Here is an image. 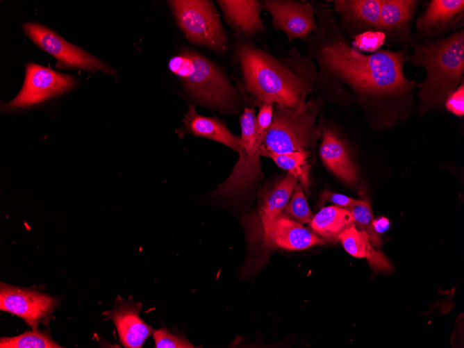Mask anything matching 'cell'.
Segmentation results:
<instances>
[{
  "instance_id": "1",
  "label": "cell",
  "mask_w": 464,
  "mask_h": 348,
  "mask_svg": "<svg viewBox=\"0 0 464 348\" xmlns=\"http://www.w3.org/2000/svg\"><path fill=\"white\" fill-rule=\"evenodd\" d=\"M313 5L318 29L306 41V56L317 69L315 86L349 90L363 100L411 97L416 83L404 72L408 48L363 53L349 42L328 3Z\"/></svg>"
},
{
  "instance_id": "2",
  "label": "cell",
  "mask_w": 464,
  "mask_h": 348,
  "mask_svg": "<svg viewBox=\"0 0 464 348\" xmlns=\"http://www.w3.org/2000/svg\"><path fill=\"white\" fill-rule=\"evenodd\" d=\"M234 51L242 74L241 96L249 108L263 103L299 108L315 88L317 67L296 47L269 51L238 36Z\"/></svg>"
},
{
  "instance_id": "3",
  "label": "cell",
  "mask_w": 464,
  "mask_h": 348,
  "mask_svg": "<svg viewBox=\"0 0 464 348\" xmlns=\"http://www.w3.org/2000/svg\"><path fill=\"white\" fill-rule=\"evenodd\" d=\"M413 51L407 62L426 70L425 78L416 83L420 113L441 108L463 81L464 30L431 40L411 41Z\"/></svg>"
},
{
  "instance_id": "4",
  "label": "cell",
  "mask_w": 464,
  "mask_h": 348,
  "mask_svg": "<svg viewBox=\"0 0 464 348\" xmlns=\"http://www.w3.org/2000/svg\"><path fill=\"white\" fill-rule=\"evenodd\" d=\"M168 67L194 103L222 114L236 115L241 111V94L226 74L206 56L183 49L170 58Z\"/></svg>"
},
{
  "instance_id": "5",
  "label": "cell",
  "mask_w": 464,
  "mask_h": 348,
  "mask_svg": "<svg viewBox=\"0 0 464 348\" xmlns=\"http://www.w3.org/2000/svg\"><path fill=\"white\" fill-rule=\"evenodd\" d=\"M322 103L316 99L297 108L274 105L272 122L260 148L277 154L312 152L320 138L316 119Z\"/></svg>"
},
{
  "instance_id": "6",
  "label": "cell",
  "mask_w": 464,
  "mask_h": 348,
  "mask_svg": "<svg viewBox=\"0 0 464 348\" xmlns=\"http://www.w3.org/2000/svg\"><path fill=\"white\" fill-rule=\"evenodd\" d=\"M241 149L231 172L211 192L216 197L237 201L248 194L263 177L254 107H245L240 117Z\"/></svg>"
},
{
  "instance_id": "7",
  "label": "cell",
  "mask_w": 464,
  "mask_h": 348,
  "mask_svg": "<svg viewBox=\"0 0 464 348\" xmlns=\"http://www.w3.org/2000/svg\"><path fill=\"white\" fill-rule=\"evenodd\" d=\"M179 27L192 43L219 54L227 51V38L220 16L211 1H167Z\"/></svg>"
},
{
  "instance_id": "8",
  "label": "cell",
  "mask_w": 464,
  "mask_h": 348,
  "mask_svg": "<svg viewBox=\"0 0 464 348\" xmlns=\"http://www.w3.org/2000/svg\"><path fill=\"white\" fill-rule=\"evenodd\" d=\"M245 229L252 254L262 249L304 250L326 243L322 238L283 212L265 224Z\"/></svg>"
},
{
  "instance_id": "9",
  "label": "cell",
  "mask_w": 464,
  "mask_h": 348,
  "mask_svg": "<svg viewBox=\"0 0 464 348\" xmlns=\"http://www.w3.org/2000/svg\"><path fill=\"white\" fill-rule=\"evenodd\" d=\"M26 35L39 47L56 58L58 69H82L90 72L100 71L116 76V72L99 58L62 38L51 29L35 24L25 23Z\"/></svg>"
},
{
  "instance_id": "10",
  "label": "cell",
  "mask_w": 464,
  "mask_h": 348,
  "mask_svg": "<svg viewBox=\"0 0 464 348\" xmlns=\"http://www.w3.org/2000/svg\"><path fill=\"white\" fill-rule=\"evenodd\" d=\"M76 84L71 76L33 63L26 68L24 85L19 94L10 101L3 104L4 112H10L42 103L61 95L72 89Z\"/></svg>"
},
{
  "instance_id": "11",
  "label": "cell",
  "mask_w": 464,
  "mask_h": 348,
  "mask_svg": "<svg viewBox=\"0 0 464 348\" xmlns=\"http://www.w3.org/2000/svg\"><path fill=\"white\" fill-rule=\"evenodd\" d=\"M262 9L272 17V27L282 31L289 43L296 39L306 42L318 29L314 5L295 0H263Z\"/></svg>"
},
{
  "instance_id": "12",
  "label": "cell",
  "mask_w": 464,
  "mask_h": 348,
  "mask_svg": "<svg viewBox=\"0 0 464 348\" xmlns=\"http://www.w3.org/2000/svg\"><path fill=\"white\" fill-rule=\"evenodd\" d=\"M56 303L55 298L37 290L1 282V310L20 317L35 331L40 322L48 324Z\"/></svg>"
},
{
  "instance_id": "13",
  "label": "cell",
  "mask_w": 464,
  "mask_h": 348,
  "mask_svg": "<svg viewBox=\"0 0 464 348\" xmlns=\"http://www.w3.org/2000/svg\"><path fill=\"white\" fill-rule=\"evenodd\" d=\"M463 24V0H431L417 19L416 32L411 42L444 38L461 29Z\"/></svg>"
},
{
  "instance_id": "14",
  "label": "cell",
  "mask_w": 464,
  "mask_h": 348,
  "mask_svg": "<svg viewBox=\"0 0 464 348\" xmlns=\"http://www.w3.org/2000/svg\"><path fill=\"white\" fill-rule=\"evenodd\" d=\"M320 131L319 154L324 165L342 182L361 193L358 169L345 141L329 127Z\"/></svg>"
},
{
  "instance_id": "15",
  "label": "cell",
  "mask_w": 464,
  "mask_h": 348,
  "mask_svg": "<svg viewBox=\"0 0 464 348\" xmlns=\"http://www.w3.org/2000/svg\"><path fill=\"white\" fill-rule=\"evenodd\" d=\"M382 0H335L334 13L340 19L338 24L347 35L352 38L369 31H380Z\"/></svg>"
},
{
  "instance_id": "16",
  "label": "cell",
  "mask_w": 464,
  "mask_h": 348,
  "mask_svg": "<svg viewBox=\"0 0 464 348\" xmlns=\"http://www.w3.org/2000/svg\"><path fill=\"white\" fill-rule=\"evenodd\" d=\"M142 304L117 297L113 308L103 313L114 323L125 347L140 348L154 329L140 317Z\"/></svg>"
},
{
  "instance_id": "17",
  "label": "cell",
  "mask_w": 464,
  "mask_h": 348,
  "mask_svg": "<svg viewBox=\"0 0 464 348\" xmlns=\"http://www.w3.org/2000/svg\"><path fill=\"white\" fill-rule=\"evenodd\" d=\"M418 1L382 0L380 11V29L389 45L407 48L411 37V26Z\"/></svg>"
},
{
  "instance_id": "18",
  "label": "cell",
  "mask_w": 464,
  "mask_h": 348,
  "mask_svg": "<svg viewBox=\"0 0 464 348\" xmlns=\"http://www.w3.org/2000/svg\"><path fill=\"white\" fill-rule=\"evenodd\" d=\"M297 182V178L288 172L273 186L259 190L255 212L247 214L242 218L245 228L265 224L283 212Z\"/></svg>"
},
{
  "instance_id": "19",
  "label": "cell",
  "mask_w": 464,
  "mask_h": 348,
  "mask_svg": "<svg viewBox=\"0 0 464 348\" xmlns=\"http://www.w3.org/2000/svg\"><path fill=\"white\" fill-rule=\"evenodd\" d=\"M182 125L176 130L180 138L192 135L221 143L238 154L241 149L240 137L233 134L217 117L199 114L194 105L190 104L182 119Z\"/></svg>"
},
{
  "instance_id": "20",
  "label": "cell",
  "mask_w": 464,
  "mask_h": 348,
  "mask_svg": "<svg viewBox=\"0 0 464 348\" xmlns=\"http://www.w3.org/2000/svg\"><path fill=\"white\" fill-rule=\"evenodd\" d=\"M223 16L238 36L247 38L265 32L260 17L262 6L257 0H217Z\"/></svg>"
},
{
  "instance_id": "21",
  "label": "cell",
  "mask_w": 464,
  "mask_h": 348,
  "mask_svg": "<svg viewBox=\"0 0 464 348\" xmlns=\"http://www.w3.org/2000/svg\"><path fill=\"white\" fill-rule=\"evenodd\" d=\"M354 221L351 211L338 205L323 207L315 214L308 226L326 242H339V235L347 228L354 226Z\"/></svg>"
},
{
  "instance_id": "22",
  "label": "cell",
  "mask_w": 464,
  "mask_h": 348,
  "mask_svg": "<svg viewBox=\"0 0 464 348\" xmlns=\"http://www.w3.org/2000/svg\"><path fill=\"white\" fill-rule=\"evenodd\" d=\"M339 241L350 255L356 258H365L374 271H392L391 265L384 254L376 250L370 244L367 233L358 230L355 225L342 232L339 235Z\"/></svg>"
},
{
  "instance_id": "23",
  "label": "cell",
  "mask_w": 464,
  "mask_h": 348,
  "mask_svg": "<svg viewBox=\"0 0 464 348\" xmlns=\"http://www.w3.org/2000/svg\"><path fill=\"white\" fill-rule=\"evenodd\" d=\"M260 154L271 158L279 167L295 176L305 192H308L310 165L306 160L310 156L311 151L277 154L260 148Z\"/></svg>"
},
{
  "instance_id": "24",
  "label": "cell",
  "mask_w": 464,
  "mask_h": 348,
  "mask_svg": "<svg viewBox=\"0 0 464 348\" xmlns=\"http://www.w3.org/2000/svg\"><path fill=\"white\" fill-rule=\"evenodd\" d=\"M1 348H61L47 331H26L15 337H1Z\"/></svg>"
},
{
  "instance_id": "25",
  "label": "cell",
  "mask_w": 464,
  "mask_h": 348,
  "mask_svg": "<svg viewBox=\"0 0 464 348\" xmlns=\"http://www.w3.org/2000/svg\"><path fill=\"white\" fill-rule=\"evenodd\" d=\"M348 209L352 214L356 227L365 231L370 244L374 248H379L381 240L373 225L374 218L370 202L366 201L364 204L354 206Z\"/></svg>"
},
{
  "instance_id": "26",
  "label": "cell",
  "mask_w": 464,
  "mask_h": 348,
  "mask_svg": "<svg viewBox=\"0 0 464 348\" xmlns=\"http://www.w3.org/2000/svg\"><path fill=\"white\" fill-rule=\"evenodd\" d=\"M283 213L301 224H309L313 219L314 215L308 205L300 183L295 186Z\"/></svg>"
},
{
  "instance_id": "27",
  "label": "cell",
  "mask_w": 464,
  "mask_h": 348,
  "mask_svg": "<svg viewBox=\"0 0 464 348\" xmlns=\"http://www.w3.org/2000/svg\"><path fill=\"white\" fill-rule=\"evenodd\" d=\"M156 348H192L190 343L185 335L179 333H173L165 326H163L153 332Z\"/></svg>"
},
{
  "instance_id": "28",
  "label": "cell",
  "mask_w": 464,
  "mask_h": 348,
  "mask_svg": "<svg viewBox=\"0 0 464 348\" xmlns=\"http://www.w3.org/2000/svg\"><path fill=\"white\" fill-rule=\"evenodd\" d=\"M351 44L357 50L375 52L386 41L384 34L381 31H369L358 35Z\"/></svg>"
},
{
  "instance_id": "29",
  "label": "cell",
  "mask_w": 464,
  "mask_h": 348,
  "mask_svg": "<svg viewBox=\"0 0 464 348\" xmlns=\"http://www.w3.org/2000/svg\"><path fill=\"white\" fill-rule=\"evenodd\" d=\"M273 106L274 105L270 103H263L258 106L259 111L256 116V129L260 144L272 122Z\"/></svg>"
},
{
  "instance_id": "30",
  "label": "cell",
  "mask_w": 464,
  "mask_h": 348,
  "mask_svg": "<svg viewBox=\"0 0 464 348\" xmlns=\"http://www.w3.org/2000/svg\"><path fill=\"white\" fill-rule=\"evenodd\" d=\"M447 110L457 116L464 115V81L450 94L445 102Z\"/></svg>"
},
{
  "instance_id": "31",
  "label": "cell",
  "mask_w": 464,
  "mask_h": 348,
  "mask_svg": "<svg viewBox=\"0 0 464 348\" xmlns=\"http://www.w3.org/2000/svg\"><path fill=\"white\" fill-rule=\"evenodd\" d=\"M328 201L332 202L335 205L349 208L354 206L364 204L367 201L356 199L345 194L325 190L321 194L319 203L320 205H322Z\"/></svg>"
}]
</instances>
